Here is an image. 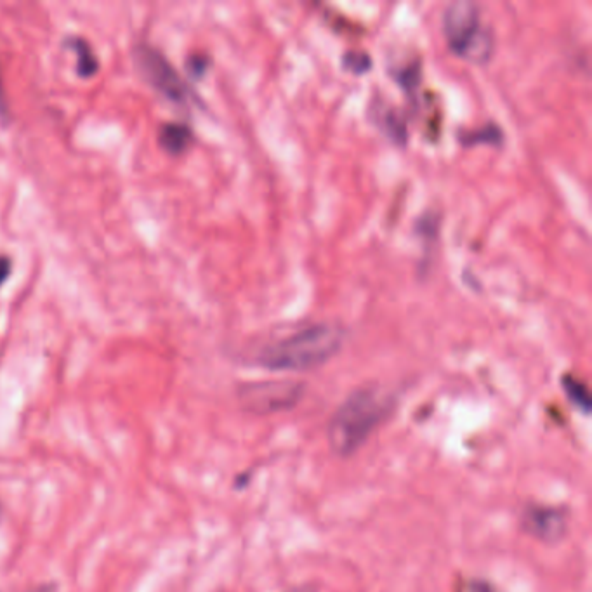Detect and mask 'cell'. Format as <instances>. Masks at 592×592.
<instances>
[{
	"label": "cell",
	"instance_id": "obj_14",
	"mask_svg": "<svg viewBox=\"0 0 592 592\" xmlns=\"http://www.w3.org/2000/svg\"><path fill=\"white\" fill-rule=\"evenodd\" d=\"M290 592H313V591H311V589H296V591H290Z\"/></svg>",
	"mask_w": 592,
	"mask_h": 592
},
{
	"label": "cell",
	"instance_id": "obj_1",
	"mask_svg": "<svg viewBox=\"0 0 592 592\" xmlns=\"http://www.w3.org/2000/svg\"><path fill=\"white\" fill-rule=\"evenodd\" d=\"M393 408L395 398L384 389L374 386L356 389L330 419V447L341 457L355 454L388 419Z\"/></svg>",
	"mask_w": 592,
	"mask_h": 592
},
{
	"label": "cell",
	"instance_id": "obj_6",
	"mask_svg": "<svg viewBox=\"0 0 592 592\" xmlns=\"http://www.w3.org/2000/svg\"><path fill=\"white\" fill-rule=\"evenodd\" d=\"M523 528L535 539L553 544L556 540L563 539L568 527L565 509L549 506L528 507L523 514Z\"/></svg>",
	"mask_w": 592,
	"mask_h": 592
},
{
	"label": "cell",
	"instance_id": "obj_4",
	"mask_svg": "<svg viewBox=\"0 0 592 592\" xmlns=\"http://www.w3.org/2000/svg\"><path fill=\"white\" fill-rule=\"evenodd\" d=\"M303 395L304 386L296 381L250 382L238 391L242 407L257 415L285 412L296 407Z\"/></svg>",
	"mask_w": 592,
	"mask_h": 592
},
{
	"label": "cell",
	"instance_id": "obj_9",
	"mask_svg": "<svg viewBox=\"0 0 592 592\" xmlns=\"http://www.w3.org/2000/svg\"><path fill=\"white\" fill-rule=\"evenodd\" d=\"M563 388H565L566 395L572 400L582 412H589L591 408V396L587 391L586 386L582 382L573 379L570 375L563 377Z\"/></svg>",
	"mask_w": 592,
	"mask_h": 592
},
{
	"label": "cell",
	"instance_id": "obj_2",
	"mask_svg": "<svg viewBox=\"0 0 592 592\" xmlns=\"http://www.w3.org/2000/svg\"><path fill=\"white\" fill-rule=\"evenodd\" d=\"M343 330L330 323H316L261 349L257 363L275 372L318 369L341 351Z\"/></svg>",
	"mask_w": 592,
	"mask_h": 592
},
{
	"label": "cell",
	"instance_id": "obj_5",
	"mask_svg": "<svg viewBox=\"0 0 592 592\" xmlns=\"http://www.w3.org/2000/svg\"><path fill=\"white\" fill-rule=\"evenodd\" d=\"M134 63L141 77L155 87L158 93L174 103H186L190 99V87L181 79L178 70L167 61L164 54L148 44H138L134 49Z\"/></svg>",
	"mask_w": 592,
	"mask_h": 592
},
{
	"label": "cell",
	"instance_id": "obj_11",
	"mask_svg": "<svg viewBox=\"0 0 592 592\" xmlns=\"http://www.w3.org/2000/svg\"><path fill=\"white\" fill-rule=\"evenodd\" d=\"M11 270H13V263H11V259L6 256H0V285L6 282L9 275H11Z\"/></svg>",
	"mask_w": 592,
	"mask_h": 592
},
{
	"label": "cell",
	"instance_id": "obj_10",
	"mask_svg": "<svg viewBox=\"0 0 592 592\" xmlns=\"http://www.w3.org/2000/svg\"><path fill=\"white\" fill-rule=\"evenodd\" d=\"M346 66L351 68L353 72H365L370 66V61L365 54H348Z\"/></svg>",
	"mask_w": 592,
	"mask_h": 592
},
{
	"label": "cell",
	"instance_id": "obj_12",
	"mask_svg": "<svg viewBox=\"0 0 592 592\" xmlns=\"http://www.w3.org/2000/svg\"><path fill=\"white\" fill-rule=\"evenodd\" d=\"M7 117H9V106H7L6 93H4L2 79H0V119L7 120Z\"/></svg>",
	"mask_w": 592,
	"mask_h": 592
},
{
	"label": "cell",
	"instance_id": "obj_3",
	"mask_svg": "<svg viewBox=\"0 0 592 592\" xmlns=\"http://www.w3.org/2000/svg\"><path fill=\"white\" fill-rule=\"evenodd\" d=\"M443 33L448 47L459 58L485 65L494 53V37L483 25L480 6L471 0L448 4L443 13Z\"/></svg>",
	"mask_w": 592,
	"mask_h": 592
},
{
	"label": "cell",
	"instance_id": "obj_8",
	"mask_svg": "<svg viewBox=\"0 0 592 592\" xmlns=\"http://www.w3.org/2000/svg\"><path fill=\"white\" fill-rule=\"evenodd\" d=\"M68 46L72 47L75 54H77V72H79L80 77L89 79V77H93L98 73L99 61L91 46L87 44V40L70 39L68 40Z\"/></svg>",
	"mask_w": 592,
	"mask_h": 592
},
{
	"label": "cell",
	"instance_id": "obj_7",
	"mask_svg": "<svg viewBox=\"0 0 592 592\" xmlns=\"http://www.w3.org/2000/svg\"><path fill=\"white\" fill-rule=\"evenodd\" d=\"M158 141L165 152L179 155L193 143V132L188 125L169 122L162 125V129L158 132Z\"/></svg>",
	"mask_w": 592,
	"mask_h": 592
},
{
	"label": "cell",
	"instance_id": "obj_13",
	"mask_svg": "<svg viewBox=\"0 0 592 592\" xmlns=\"http://www.w3.org/2000/svg\"><path fill=\"white\" fill-rule=\"evenodd\" d=\"M30 592H54V589L53 587L42 586L39 587V589H33V591Z\"/></svg>",
	"mask_w": 592,
	"mask_h": 592
}]
</instances>
